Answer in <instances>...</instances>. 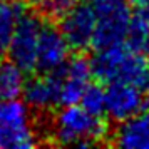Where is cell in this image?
Segmentation results:
<instances>
[{
	"label": "cell",
	"instance_id": "1",
	"mask_svg": "<svg viewBox=\"0 0 149 149\" xmlns=\"http://www.w3.org/2000/svg\"><path fill=\"white\" fill-rule=\"evenodd\" d=\"M92 75L102 82H127L149 95V57L119 44L97 50L91 61Z\"/></svg>",
	"mask_w": 149,
	"mask_h": 149
},
{
	"label": "cell",
	"instance_id": "2",
	"mask_svg": "<svg viewBox=\"0 0 149 149\" xmlns=\"http://www.w3.org/2000/svg\"><path fill=\"white\" fill-rule=\"evenodd\" d=\"M109 127L102 116L94 114L81 104H65L50 122V137L62 146H94L107 137Z\"/></svg>",
	"mask_w": 149,
	"mask_h": 149
},
{
	"label": "cell",
	"instance_id": "3",
	"mask_svg": "<svg viewBox=\"0 0 149 149\" xmlns=\"http://www.w3.org/2000/svg\"><path fill=\"white\" fill-rule=\"evenodd\" d=\"M40 134L32 109L19 97L0 99V148L29 149L39 144Z\"/></svg>",
	"mask_w": 149,
	"mask_h": 149
},
{
	"label": "cell",
	"instance_id": "4",
	"mask_svg": "<svg viewBox=\"0 0 149 149\" xmlns=\"http://www.w3.org/2000/svg\"><path fill=\"white\" fill-rule=\"evenodd\" d=\"M95 12V32L92 47L97 50L126 42L132 19L127 0H91Z\"/></svg>",
	"mask_w": 149,
	"mask_h": 149
},
{
	"label": "cell",
	"instance_id": "5",
	"mask_svg": "<svg viewBox=\"0 0 149 149\" xmlns=\"http://www.w3.org/2000/svg\"><path fill=\"white\" fill-rule=\"evenodd\" d=\"M42 27L44 22L39 15L24 10L8 39L7 54L10 61L24 72H32L37 69V45Z\"/></svg>",
	"mask_w": 149,
	"mask_h": 149
},
{
	"label": "cell",
	"instance_id": "6",
	"mask_svg": "<svg viewBox=\"0 0 149 149\" xmlns=\"http://www.w3.org/2000/svg\"><path fill=\"white\" fill-rule=\"evenodd\" d=\"M106 91L104 112L114 122H124L148 107L149 95L127 82H109Z\"/></svg>",
	"mask_w": 149,
	"mask_h": 149
},
{
	"label": "cell",
	"instance_id": "7",
	"mask_svg": "<svg viewBox=\"0 0 149 149\" xmlns=\"http://www.w3.org/2000/svg\"><path fill=\"white\" fill-rule=\"evenodd\" d=\"M61 32L72 49L82 50L92 45L95 32V12L91 3H75L61 17Z\"/></svg>",
	"mask_w": 149,
	"mask_h": 149
},
{
	"label": "cell",
	"instance_id": "8",
	"mask_svg": "<svg viewBox=\"0 0 149 149\" xmlns=\"http://www.w3.org/2000/svg\"><path fill=\"white\" fill-rule=\"evenodd\" d=\"M55 72L61 86V106L75 104L81 101L92 77L91 61L82 55H75L72 59H67L62 67L55 69Z\"/></svg>",
	"mask_w": 149,
	"mask_h": 149
},
{
	"label": "cell",
	"instance_id": "9",
	"mask_svg": "<svg viewBox=\"0 0 149 149\" xmlns=\"http://www.w3.org/2000/svg\"><path fill=\"white\" fill-rule=\"evenodd\" d=\"M70 45L61 29L44 24L37 45V69L42 72H52L62 67L69 59Z\"/></svg>",
	"mask_w": 149,
	"mask_h": 149
},
{
	"label": "cell",
	"instance_id": "10",
	"mask_svg": "<svg viewBox=\"0 0 149 149\" xmlns=\"http://www.w3.org/2000/svg\"><path fill=\"white\" fill-rule=\"evenodd\" d=\"M24 101L27 102L32 111L47 112L61 106V86L57 72H45L44 75L34 77L25 82L24 87Z\"/></svg>",
	"mask_w": 149,
	"mask_h": 149
},
{
	"label": "cell",
	"instance_id": "11",
	"mask_svg": "<svg viewBox=\"0 0 149 149\" xmlns=\"http://www.w3.org/2000/svg\"><path fill=\"white\" fill-rule=\"evenodd\" d=\"M114 142L124 149H149V107L127 121L119 122Z\"/></svg>",
	"mask_w": 149,
	"mask_h": 149
},
{
	"label": "cell",
	"instance_id": "12",
	"mask_svg": "<svg viewBox=\"0 0 149 149\" xmlns=\"http://www.w3.org/2000/svg\"><path fill=\"white\" fill-rule=\"evenodd\" d=\"M25 72L12 61L0 62V99L19 97L25 87Z\"/></svg>",
	"mask_w": 149,
	"mask_h": 149
},
{
	"label": "cell",
	"instance_id": "13",
	"mask_svg": "<svg viewBox=\"0 0 149 149\" xmlns=\"http://www.w3.org/2000/svg\"><path fill=\"white\" fill-rule=\"evenodd\" d=\"M24 10L25 8L17 0L15 2H0V44H3L5 47L14 32L15 24L24 14Z\"/></svg>",
	"mask_w": 149,
	"mask_h": 149
},
{
	"label": "cell",
	"instance_id": "14",
	"mask_svg": "<svg viewBox=\"0 0 149 149\" xmlns=\"http://www.w3.org/2000/svg\"><path fill=\"white\" fill-rule=\"evenodd\" d=\"M79 102H81L82 107H86L87 111L102 116L104 114V104H106V91L101 86L89 84Z\"/></svg>",
	"mask_w": 149,
	"mask_h": 149
},
{
	"label": "cell",
	"instance_id": "15",
	"mask_svg": "<svg viewBox=\"0 0 149 149\" xmlns=\"http://www.w3.org/2000/svg\"><path fill=\"white\" fill-rule=\"evenodd\" d=\"M29 2L39 14L47 17H62L69 8L77 3V0H29Z\"/></svg>",
	"mask_w": 149,
	"mask_h": 149
},
{
	"label": "cell",
	"instance_id": "16",
	"mask_svg": "<svg viewBox=\"0 0 149 149\" xmlns=\"http://www.w3.org/2000/svg\"><path fill=\"white\" fill-rule=\"evenodd\" d=\"M5 52H7V47H5L3 44H0V59L3 57V54H5Z\"/></svg>",
	"mask_w": 149,
	"mask_h": 149
},
{
	"label": "cell",
	"instance_id": "17",
	"mask_svg": "<svg viewBox=\"0 0 149 149\" xmlns=\"http://www.w3.org/2000/svg\"><path fill=\"white\" fill-rule=\"evenodd\" d=\"M0 2H15V0H0Z\"/></svg>",
	"mask_w": 149,
	"mask_h": 149
}]
</instances>
